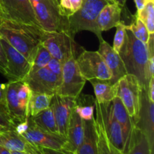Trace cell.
I'll use <instances>...</instances> for the list:
<instances>
[{"label": "cell", "mask_w": 154, "mask_h": 154, "mask_svg": "<svg viewBox=\"0 0 154 154\" xmlns=\"http://www.w3.org/2000/svg\"><path fill=\"white\" fill-rule=\"evenodd\" d=\"M6 87H7V84H0V111L7 116H8L5 103Z\"/></svg>", "instance_id": "cell-35"}, {"label": "cell", "mask_w": 154, "mask_h": 154, "mask_svg": "<svg viewBox=\"0 0 154 154\" xmlns=\"http://www.w3.org/2000/svg\"><path fill=\"white\" fill-rule=\"evenodd\" d=\"M77 64L81 75L87 81L91 79L110 80L111 73L98 51L83 49L76 58Z\"/></svg>", "instance_id": "cell-7"}, {"label": "cell", "mask_w": 154, "mask_h": 154, "mask_svg": "<svg viewBox=\"0 0 154 154\" xmlns=\"http://www.w3.org/2000/svg\"><path fill=\"white\" fill-rule=\"evenodd\" d=\"M95 108L96 99L93 96L81 93L75 98L74 111L83 120H90L94 118Z\"/></svg>", "instance_id": "cell-25"}, {"label": "cell", "mask_w": 154, "mask_h": 154, "mask_svg": "<svg viewBox=\"0 0 154 154\" xmlns=\"http://www.w3.org/2000/svg\"><path fill=\"white\" fill-rule=\"evenodd\" d=\"M108 4L105 0H83L80 8L68 17V32L75 38L81 31H90L94 33L99 40L103 38L97 26V17L102 8Z\"/></svg>", "instance_id": "cell-3"}, {"label": "cell", "mask_w": 154, "mask_h": 154, "mask_svg": "<svg viewBox=\"0 0 154 154\" xmlns=\"http://www.w3.org/2000/svg\"><path fill=\"white\" fill-rule=\"evenodd\" d=\"M111 103H112L113 114H114L116 120L118 122L119 124L121 126L122 132H123V141H124L125 145V153L128 146H129V141H130L134 125L127 110L125 108L120 98L116 96L112 100Z\"/></svg>", "instance_id": "cell-19"}, {"label": "cell", "mask_w": 154, "mask_h": 154, "mask_svg": "<svg viewBox=\"0 0 154 154\" xmlns=\"http://www.w3.org/2000/svg\"><path fill=\"white\" fill-rule=\"evenodd\" d=\"M7 59L5 76L8 81H23L29 75L32 64L8 42L0 38Z\"/></svg>", "instance_id": "cell-9"}, {"label": "cell", "mask_w": 154, "mask_h": 154, "mask_svg": "<svg viewBox=\"0 0 154 154\" xmlns=\"http://www.w3.org/2000/svg\"><path fill=\"white\" fill-rule=\"evenodd\" d=\"M94 90L96 100L99 103H110L117 96V83L112 84L110 80L91 79L89 81Z\"/></svg>", "instance_id": "cell-23"}, {"label": "cell", "mask_w": 154, "mask_h": 154, "mask_svg": "<svg viewBox=\"0 0 154 154\" xmlns=\"http://www.w3.org/2000/svg\"><path fill=\"white\" fill-rule=\"evenodd\" d=\"M27 154H42V150H41V149L38 148V147H36V148L33 149L32 151L29 152V153H26Z\"/></svg>", "instance_id": "cell-43"}, {"label": "cell", "mask_w": 154, "mask_h": 154, "mask_svg": "<svg viewBox=\"0 0 154 154\" xmlns=\"http://www.w3.org/2000/svg\"><path fill=\"white\" fill-rule=\"evenodd\" d=\"M6 67H7V59H6L5 53L0 41V72L4 75L6 72Z\"/></svg>", "instance_id": "cell-37"}, {"label": "cell", "mask_w": 154, "mask_h": 154, "mask_svg": "<svg viewBox=\"0 0 154 154\" xmlns=\"http://www.w3.org/2000/svg\"><path fill=\"white\" fill-rule=\"evenodd\" d=\"M126 73L136 77L141 88L147 89L152 78L149 70V53L147 44L137 39L126 29L125 42L118 53Z\"/></svg>", "instance_id": "cell-2"}, {"label": "cell", "mask_w": 154, "mask_h": 154, "mask_svg": "<svg viewBox=\"0 0 154 154\" xmlns=\"http://www.w3.org/2000/svg\"><path fill=\"white\" fill-rule=\"evenodd\" d=\"M51 58H52L51 54H50L48 49L41 43V45L38 48L35 56L32 63L29 73L36 72V71L42 69V68L47 67Z\"/></svg>", "instance_id": "cell-31"}, {"label": "cell", "mask_w": 154, "mask_h": 154, "mask_svg": "<svg viewBox=\"0 0 154 154\" xmlns=\"http://www.w3.org/2000/svg\"><path fill=\"white\" fill-rule=\"evenodd\" d=\"M23 81L26 83L34 93H45L51 96L57 94L61 84V81L58 77L47 67L30 72Z\"/></svg>", "instance_id": "cell-12"}, {"label": "cell", "mask_w": 154, "mask_h": 154, "mask_svg": "<svg viewBox=\"0 0 154 154\" xmlns=\"http://www.w3.org/2000/svg\"><path fill=\"white\" fill-rule=\"evenodd\" d=\"M141 87L134 75L126 74L117 82V96L127 110L133 125L138 117Z\"/></svg>", "instance_id": "cell-6"}, {"label": "cell", "mask_w": 154, "mask_h": 154, "mask_svg": "<svg viewBox=\"0 0 154 154\" xmlns=\"http://www.w3.org/2000/svg\"><path fill=\"white\" fill-rule=\"evenodd\" d=\"M75 98L55 94L52 96L50 106L52 108L58 132L66 138L68 126L74 111Z\"/></svg>", "instance_id": "cell-15"}, {"label": "cell", "mask_w": 154, "mask_h": 154, "mask_svg": "<svg viewBox=\"0 0 154 154\" xmlns=\"http://www.w3.org/2000/svg\"><path fill=\"white\" fill-rule=\"evenodd\" d=\"M126 24L124 22L120 21L116 26V32L114 38V43H113V50L115 52L119 53L126 38Z\"/></svg>", "instance_id": "cell-33"}, {"label": "cell", "mask_w": 154, "mask_h": 154, "mask_svg": "<svg viewBox=\"0 0 154 154\" xmlns=\"http://www.w3.org/2000/svg\"><path fill=\"white\" fill-rule=\"evenodd\" d=\"M11 154H27L25 152H20V151H11Z\"/></svg>", "instance_id": "cell-44"}, {"label": "cell", "mask_w": 154, "mask_h": 154, "mask_svg": "<svg viewBox=\"0 0 154 154\" xmlns=\"http://www.w3.org/2000/svg\"><path fill=\"white\" fill-rule=\"evenodd\" d=\"M83 0H60L59 8L63 16L69 17L81 7Z\"/></svg>", "instance_id": "cell-32"}, {"label": "cell", "mask_w": 154, "mask_h": 154, "mask_svg": "<svg viewBox=\"0 0 154 154\" xmlns=\"http://www.w3.org/2000/svg\"><path fill=\"white\" fill-rule=\"evenodd\" d=\"M105 1H106L108 3H114V0H105Z\"/></svg>", "instance_id": "cell-47"}, {"label": "cell", "mask_w": 154, "mask_h": 154, "mask_svg": "<svg viewBox=\"0 0 154 154\" xmlns=\"http://www.w3.org/2000/svg\"><path fill=\"white\" fill-rule=\"evenodd\" d=\"M29 126L26 130L21 134L27 141L38 148L62 150L66 142V138L60 134H54L45 132L38 128L28 117Z\"/></svg>", "instance_id": "cell-13"}, {"label": "cell", "mask_w": 154, "mask_h": 154, "mask_svg": "<svg viewBox=\"0 0 154 154\" xmlns=\"http://www.w3.org/2000/svg\"><path fill=\"white\" fill-rule=\"evenodd\" d=\"M8 129H6V128L3 127V126H0V132H3V131H5V130H8Z\"/></svg>", "instance_id": "cell-45"}, {"label": "cell", "mask_w": 154, "mask_h": 154, "mask_svg": "<svg viewBox=\"0 0 154 154\" xmlns=\"http://www.w3.org/2000/svg\"><path fill=\"white\" fill-rule=\"evenodd\" d=\"M87 80L78 69L76 59H69L63 64L61 84L57 94L76 98L82 92Z\"/></svg>", "instance_id": "cell-8"}, {"label": "cell", "mask_w": 154, "mask_h": 154, "mask_svg": "<svg viewBox=\"0 0 154 154\" xmlns=\"http://www.w3.org/2000/svg\"><path fill=\"white\" fill-rule=\"evenodd\" d=\"M0 145L11 151L25 153H29L36 147L27 141L15 129H8L0 132Z\"/></svg>", "instance_id": "cell-21"}, {"label": "cell", "mask_w": 154, "mask_h": 154, "mask_svg": "<svg viewBox=\"0 0 154 154\" xmlns=\"http://www.w3.org/2000/svg\"><path fill=\"white\" fill-rule=\"evenodd\" d=\"M3 20H4V19H3L2 16V14H1V12H0V26H1V23H2Z\"/></svg>", "instance_id": "cell-46"}, {"label": "cell", "mask_w": 154, "mask_h": 154, "mask_svg": "<svg viewBox=\"0 0 154 154\" xmlns=\"http://www.w3.org/2000/svg\"><path fill=\"white\" fill-rule=\"evenodd\" d=\"M122 8L117 3H108L105 5L97 17V26L101 32L108 31L121 21Z\"/></svg>", "instance_id": "cell-20"}, {"label": "cell", "mask_w": 154, "mask_h": 154, "mask_svg": "<svg viewBox=\"0 0 154 154\" xmlns=\"http://www.w3.org/2000/svg\"><path fill=\"white\" fill-rule=\"evenodd\" d=\"M95 120H96V132H97V144L99 154H124L111 144L104 129L102 120L98 114H96V118Z\"/></svg>", "instance_id": "cell-27"}, {"label": "cell", "mask_w": 154, "mask_h": 154, "mask_svg": "<svg viewBox=\"0 0 154 154\" xmlns=\"http://www.w3.org/2000/svg\"><path fill=\"white\" fill-rule=\"evenodd\" d=\"M56 1H57V2L58 3L59 5H60V0H56Z\"/></svg>", "instance_id": "cell-48"}, {"label": "cell", "mask_w": 154, "mask_h": 154, "mask_svg": "<svg viewBox=\"0 0 154 154\" xmlns=\"http://www.w3.org/2000/svg\"><path fill=\"white\" fill-rule=\"evenodd\" d=\"M37 22L46 32H66L68 17L61 15L56 0H29Z\"/></svg>", "instance_id": "cell-4"}, {"label": "cell", "mask_w": 154, "mask_h": 154, "mask_svg": "<svg viewBox=\"0 0 154 154\" xmlns=\"http://www.w3.org/2000/svg\"><path fill=\"white\" fill-rule=\"evenodd\" d=\"M84 135L75 154H99L96 120H84Z\"/></svg>", "instance_id": "cell-22"}, {"label": "cell", "mask_w": 154, "mask_h": 154, "mask_svg": "<svg viewBox=\"0 0 154 154\" xmlns=\"http://www.w3.org/2000/svg\"><path fill=\"white\" fill-rule=\"evenodd\" d=\"M147 27L150 34H154V0H147L145 5L135 14Z\"/></svg>", "instance_id": "cell-30"}, {"label": "cell", "mask_w": 154, "mask_h": 154, "mask_svg": "<svg viewBox=\"0 0 154 154\" xmlns=\"http://www.w3.org/2000/svg\"><path fill=\"white\" fill-rule=\"evenodd\" d=\"M41 150L42 154H74L64 150H54V149L45 148V147L41 148Z\"/></svg>", "instance_id": "cell-38"}, {"label": "cell", "mask_w": 154, "mask_h": 154, "mask_svg": "<svg viewBox=\"0 0 154 154\" xmlns=\"http://www.w3.org/2000/svg\"><path fill=\"white\" fill-rule=\"evenodd\" d=\"M47 68L51 72L57 75L59 79L62 81V75H63V63L59 61L57 59L52 57L50 62L48 63Z\"/></svg>", "instance_id": "cell-34"}, {"label": "cell", "mask_w": 154, "mask_h": 154, "mask_svg": "<svg viewBox=\"0 0 154 154\" xmlns=\"http://www.w3.org/2000/svg\"><path fill=\"white\" fill-rule=\"evenodd\" d=\"M0 12L4 20L39 26L29 0H0Z\"/></svg>", "instance_id": "cell-11"}, {"label": "cell", "mask_w": 154, "mask_h": 154, "mask_svg": "<svg viewBox=\"0 0 154 154\" xmlns=\"http://www.w3.org/2000/svg\"><path fill=\"white\" fill-rule=\"evenodd\" d=\"M42 44L52 57L62 63L72 57H78L84 48L75 42V38L66 32H45Z\"/></svg>", "instance_id": "cell-5"}, {"label": "cell", "mask_w": 154, "mask_h": 154, "mask_svg": "<svg viewBox=\"0 0 154 154\" xmlns=\"http://www.w3.org/2000/svg\"><path fill=\"white\" fill-rule=\"evenodd\" d=\"M0 126L8 129H15V126L8 116L0 111Z\"/></svg>", "instance_id": "cell-36"}, {"label": "cell", "mask_w": 154, "mask_h": 154, "mask_svg": "<svg viewBox=\"0 0 154 154\" xmlns=\"http://www.w3.org/2000/svg\"><path fill=\"white\" fill-rule=\"evenodd\" d=\"M0 154H11V152L5 147L0 145Z\"/></svg>", "instance_id": "cell-42"}, {"label": "cell", "mask_w": 154, "mask_h": 154, "mask_svg": "<svg viewBox=\"0 0 154 154\" xmlns=\"http://www.w3.org/2000/svg\"><path fill=\"white\" fill-rule=\"evenodd\" d=\"M45 32L39 26L8 20H3L0 26V38L7 41L31 64Z\"/></svg>", "instance_id": "cell-1"}, {"label": "cell", "mask_w": 154, "mask_h": 154, "mask_svg": "<svg viewBox=\"0 0 154 154\" xmlns=\"http://www.w3.org/2000/svg\"><path fill=\"white\" fill-rule=\"evenodd\" d=\"M96 114L102 120L104 129L111 144L117 150L124 153L125 145L123 132L120 125L116 120L113 114L112 103H99L96 100Z\"/></svg>", "instance_id": "cell-10"}, {"label": "cell", "mask_w": 154, "mask_h": 154, "mask_svg": "<svg viewBox=\"0 0 154 154\" xmlns=\"http://www.w3.org/2000/svg\"><path fill=\"white\" fill-rule=\"evenodd\" d=\"M84 135V120L74 111L68 126L66 142L62 150L75 154L78 148L82 143Z\"/></svg>", "instance_id": "cell-18"}, {"label": "cell", "mask_w": 154, "mask_h": 154, "mask_svg": "<svg viewBox=\"0 0 154 154\" xmlns=\"http://www.w3.org/2000/svg\"><path fill=\"white\" fill-rule=\"evenodd\" d=\"M98 52L102 56L105 64L111 72V78L110 81L111 84H116L120 78L127 74L123 60L120 58L118 53L115 52L112 47L103 38L99 40Z\"/></svg>", "instance_id": "cell-16"}, {"label": "cell", "mask_w": 154, "mask_h": 154, "mask_svg": "<svg viewBox=\"0 0 154 154\" xmlns=\"http://www.w3.org/2000/svg\"><path fill=\"white\" fill-rule=\"evenodd\" d=\"M32 122L42 130L50 133L59 134L54 111L51 106L36 115L29 117Z\"/></svg>", "instance_id": "cell-26"}, {"label": "cell", "mask_w": 154, "mask_h": 154, "mask_svg": "<svg viewBox=\"0 0 154 154\" xmlns=\"http://www.w3.org/2000/svg\"><path fill=\"white\" fill-rule=\"evenodd\" d=\"M114 2L117 3L122 9H123L124 8L126 7V1L127 0H114Z\"/></svg>", "instance_id": "cell-41"}, {"label": "cell", "mask_w": 154, "mask_h": 154, "mask_svg": "<svg viewBox=\"0 0 154 154\" xmlns=\"http://www.w3.org/2000/svg\"><path fill=\"white\" fill-rule=\"evenodd\" d=\"M147 92L149 99H150L152 102H154V77H152V78H150V81H149Z\"/></svg>", "instance_id": "cell-39"}, {"label": "cell", "mask_w": 154, "mask_h": 154, "mask_svg": "<svg viewBox=\"0 0 154 154\" xmlns=\"http://www.w3.org/2000/svg\"><path fill=\"white\" fill-rule=\"evenodd\" d=\"M21 81H8L6 87L5 103L9 118L16 126L25 121L28 117L26 111H24L20 104L17 96V90Z\"/></svg>", "instance_id": "cell-17"}, {"label": "cell", "mask_w": 154, "mask_h": 154, "mask_svg": "<svg viewBox=\"0 0 154 154\" xmlns=\"http://www.w3.org/2000/svg\"><path fill=\"white\" fill-rule=\"evenodd\" d=\"M126 29L129 30L137 39L143 43L147 44L148 42L150 34L144 23L135 14L132 15L131 23L126 25Z\"/></svg>", "instance_id": "cell-29"}, {"label": "cell", "mask_w": 154, "mask_h": 154, "mask_svg": "<svg viewBox=\"0 0 154 154\" xmlns=\"http://www.w3.org/2000/svg\"><path fill=\"white\" fill-rule=\"evenodd\" d=\"M134 1H135V6H136L137 12H138L141 9H143V8L144 7L147 0H134Z\"/></svg>", "instance_id": "cell-40"}, {"label": "cell", "mask_w": 154, "mask_h": 154, "mask_svg": "<svg viewBox=\"0 0 154 154\" xmlns=\"http://www.w3.org/2000/svg\"><path fill=\"white\" fill-rule=\"evenodd\" d=\"M134 126L147 136L150 148L154 146V102L148 97L147 89L141 88L138 117Z\"/></svg>", "instance_id": "cell-14"}, {"label": "cell", "mask_w": 154, "mask_h": 154, "mask_svg": "<svg viewBox=\"0 0 154 154\" xmlns=\"http://www.w3.org/2000/svg\"><path fill=\"white\" fill-rule=\"evenodd\" d=\"M124 154H153L147 136L135 126L132 130L129 146Z\"/></svg>", "instance_id": "cell-24"}, {"label": "cell", "mask_w": 154, "mask_h": 154, "mask_svg": "<svg viewBox=\"0 0 154 154\" xmlns=\"http://www.w3.org/2000/svg\"><path fill=\"white\" fill-rule=\"evenodd\" d=\"M52 96L51 95L32 92L28 103V117L36 115L48 108L51 105Z\"/></svg>", "instance_id": "cell-28"}]
</instances>
